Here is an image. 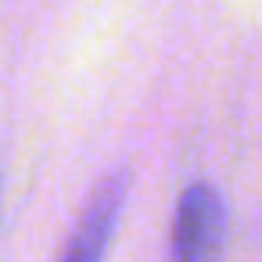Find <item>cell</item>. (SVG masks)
Listing matches in <instances>:
<instances>
[{"label":"cell","mask_w":262,"mask_h":262,"mask_svg":"<svg viewBox=\"0 0 262 262\" xmlns=\"http://www.w3.org/2000/svg\"><path fill=\"white\" fill-rule=\"evenodd\" d=\"M226 244V208L208 180L190 183L172 215V262H219Z\"/></svg>","instance_id":"6da1fadb"},{"label":"cell","mask_w":262,"mask_h":262,"mask_svg":"<svg viewBox=\"0 0 262 262\" xmlns=\"http://www.w3.org/2000/svg\"><path fill=\"white\" fill-rule=\"evenodd\" d=\"M126 190H129V172L126 169H112L90 194L72 237H69V248H65V258L61 262H101L104 258V248L112 241V230H115V219H119V208L126 201Z\"/></svg>","instance_id":"7a4b0ae2"}]
</instances>
